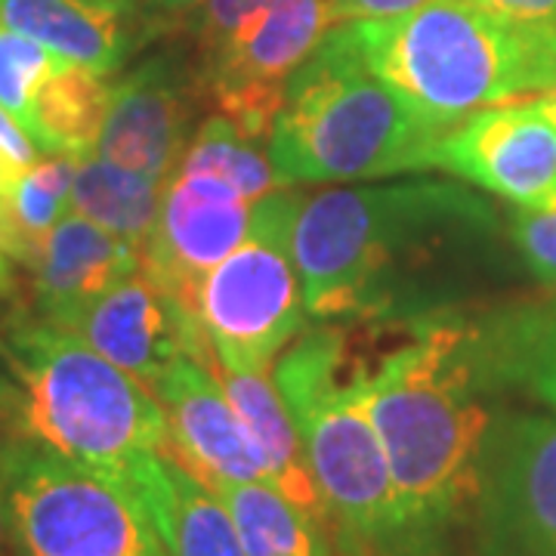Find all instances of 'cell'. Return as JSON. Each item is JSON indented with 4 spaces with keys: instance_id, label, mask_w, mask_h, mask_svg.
Here are the masks:
<instances>
[{
    "instance_id": "8992f818",
    "label": "cell",
    "mask_w": 556,
    "mask_h": 556,
    "mask_svg": "<svg viewBox=\"0 0 556 556\" xmlns=\"http://www.w3.org/2000/svg\"><path fill=\"white\" fill-rule=\"evenodd\" d=\"M442 134L331 28L288 84L269 155L285 186L383 179L433 170Z\"/></svg>"
},
{
    "instance_id": "9c48e42d",
    "label": "cell",
    "mask_w": 556,
    "mask_h": 556,
    "mask_svg": "<svg viewBox=\"0 0 556 556\" xmlns=\"http://www.w3.org/2000/svg\"><path fill=\"white\" fill-rule=\"evenodd\" d=\"M473 556H556V415L497 412L479 457Z\"/></svg>"
},
{
    "instance_id": "1f68e13d",
    "label": "cell",
    "mask_w": 556,
    "mask_h": 556,
    "mask_svg": "<svg viewBox=\"0 0 556 556\" xmlns=\"http://www.w3.org/2000/svg\"><path fill=\"white\" fill-rule=\"evenodd\" d=\"M22 417V387L10 365L0 356V442L20 437Z\"/></svg>"
},
{
    "instance_id": "e575fe53",
    "label": "cell",
    "mask_w": 556,
    "mask_h": 556,
    "mask_svg": "<svg viewBox=\"0 0 556 556\" xmlns=\"http://www.w3.org/2000/svg\"><path fill=\"white\" fill-rule=\"evenodd\" d=\"M152 3L167 10V13H195L204 0H152Z\"/></svg>"
},
{
    "instance_id": "8fae6325",
    "label": "cell",
    "mask_w": 556,
    "mask_h": 556,
    "mask_svg": "<svg viewBox=\"0 0 556 556\" xmlns=\"http://www.w3.org/2000/svg\"><path fill=\"white\" fill-rule=\"evenodd\" d=\"M433 170L529 207L556 192V121L535 97L485 105L437 142Z\"/></svg>"
},
{
    "instance_id": "d6986e66",
    "label": "cell",
    "mask_w": 556,
    "mask_h": 556,
    "mask_svg": "<svg viewBox=\"0 0 556 556\" xmlns=\"http://www.w3.org/2000/svg\"><path fill=\"white\" fill-rule=\"evenodd\" d=\"M473 331L485 387L522 390L556 415V298L473 318Z\"/></svg>"
},
{
    "instance_id": "ba28073f",
    "label": "cell",
    "mask_w": 556,
    "mask_h": 556,
    "mask_svg": "<svg viewBox=\"0 0 556 556\" xmlns=\"http://www.w3.org/2000/svg\"><path fill=\"white\" fill-rule=\"evenodd\" d=\"M303 195L276 189L254 201L251 232L195 291V318L226 371H269L306 331L294 254Z\"/></svg>"
},
{
    "instance_id": "277c9868",
    "label": "cell",
    "mask_w": 556,
    "mask_h": 556,
    "mask_svg": "<svg viewBox=\"0 0 556 556\" xmlns=\"http://www.w3.org/2000/svg\"><path fill=\"white\" fill-rule=\"evenodd\" d=\"M343 43L439 130L541 90L554 25H517L467 0H427L387 20L334 25Z\"/></svg>"
},
{
    "instance_id": "8d00e7d4",
    "label": "cell",
    "mask_w": 556,
    "mask_h": 556,
    "mask_svg": "<svg viewBox=\"0 0 556 556\" xmlns=\"http://www.w3.org/2000/svg\"><path fill=\"white\" fill-rule=\"evenodd\" d=\"M0 346H3V321H0Z\"/></svg>"
},
{
    "instance_id": "cb8c5ba5",
    "label": "cell",
    "mask_w": 556,
    "mask_h": 556,
    "mask_svg": "<svg viewBox=\"0 0 556 556\" xmlns=\"http://www.w3.org/2000/svg\"><path fill=\"white\" fill-rule=\"evenodd\" d=\"M174 174L217 177L248 201H260L276 189H285V179L278 177L273 155L263 149V139L248 137L226 115H214L201 124Z\"/></svg>"
},
{
    "instance_id": "f1b7e54d",
    "label": "cell",
    "mask_w": 556,
    "mask_h": 556,
    "mask_svg": "<svg viewBox=\"0 0 556 556\" xmlns=\"http://www.w3.org/2000/svg\"><path fill=\"white\" fill-rule=\"evenodd\" d=\"M38 161V146L20 121L0 109V199L13 192L20 177Z\"/></svg>"
},
{
    "instance_id": "5bb4252c",
    "label": "cell",
    "mask_w": 556,
    "mask_h": 556,
    "mask_svg": "<svg viewBox=\"0 0 556 556\" xmlns=\"http://www.w3.org/2000/svg\"><path fill=\"white\" fill-rule=\"evenodd\" d=\"M195 93L199 80H189L177 56L161 53L139 62L112 84L93 155L167 182L192 139Z\"/></svg>"
},
{
    "instance_id": "d4e9b609",
    "label": "cell",
    "mask_w": 556,
    "mask_h": 556,
    "mask_svg": "<svg viewBox=\"0 0 556 556\" xmlns=\"http://www.w3.org/2000/svg\"><path fill=\"white\" fill-rule=\"evenodd\" d=\"M75 170H78L75 155L50 152L47 159H38L22 174L20 182L13 186V192L3 199L10 223H13V232L20 239L25 269H28L43 236L72 211Z\"/></svg>"
},
{
    "instance_id": "7c38bea8",
    "label": "cell",
    "mask_w": 556,
    "mask_h": 556,
    "mask_svg": "<svg viewBox=\"0 0 556 556\" xmlns=\"http://www.w3.org/2000/svg\"><path fill=\"white\" fill-rule=\"evenodd\" d=\"M254 201L207 174H174L161 192L159 223L142 251L146 273L195 316L204 276L251 232Z\"/></svg>"
},
{
    "instance_id": "52a82bcc",
    "label": "cell",
    "mask_w": 556,
    "mask_h": 556,
    "mask_svg": "<svg viewBox=\"0 0 556 556\" xmlns=\"http://www.w3.org/2000/svg\"><path fill=\"white\" fill-rule=\"evenodd\" d=\"M0 485L13 556H174L130 485L31 439L0 442Z\"/></svg>"
},
{
    "instance_id": "d590c367",
    "label": "cell",
    "mask_w": 556,
    "mask_h": 556,
    "mask_svg": "<svg viewBox=\"0 0 556 556\" xmlns=\"http://www.w3.org/2000/svg\"><path fill=\"white\" fill-rule=\"evenodd\" d=\"M105 3H115V7H121V10H127V13H137L139 0H105Z\"/></svg>"
},
{
    "instance_id": "603a6c76",
    "label": "cell",
    "mask_w": 556,
    "mask_h": 556,
    "mask_svg": "<svg viewBox=\"0 0 556 556\" xmlns=\"http://www.w3.org/2000/svg\"><path fill=\"white\" fill-rule=\"evenodd\" d=\"M229 507L248 556H334L328 535L269 482L211 489Z\"/></svg>"
},
{
    "instance_id": "484cf974",
    "label": "cell",
    "mask_w": 556,
    "mask_h": 556,
    "mask_svg": "<svg viewBox=\"0 0 556 556\" xmlns=\"http://www.w3.org/2000/svg\"><path fill=\"white\" fill-rule=\"evenodd\" d=\"M60 60L62 56L40 47L38 40L0 25V109H7L22 127L31 118V102L40 84L53 75Z\"/></svg>"
},
{
    "instance_id": "4dcf8cb0",
    "label": "cell",
    "mask_w": 556,
    "mask_h": 556,
    "mask_svg": "<svg viewBox=\"0 0 556 556\" xmlns=\"http://www.w3.org/2000/svg\"><path fill=\"white\" fill-rule=\"evenodd\" d=\"M424 3L427 0H331L338 25L356 20H387V16L408 13V10L424 7Z\"/></svg>"
},
{
    "instance_id": "30bf717a",
    "label": "cell",
    "mask_w": 556,
    "mask_h": 556,
    "mask_svg": "<svg viewBox=\"0 0 556 556\" xmlns=\"http://www.w3.org/2000/svg\"><path fill=\"white\" fill-rule=\"evenodd\" d=\"M338 25L331 0H276L201 60L199 90L219 115L248 137L263 139L276 124L288 84Z\"/></svg>"
},
{
    "instance_id": "4316f807",
    "label": "cell",
    "mask_w": 556,
    "mask_h": 556,
    "mask_svg": "<svg viewBox=\"0 0 556 556\" xmlns=\"http://www.w3.org/2000/svg\"><path fill=\"white\" fill-rule=\"evenodd\" d=\"M510 239L535 281L556 291V192L538 204L514 211Z\"/></svg>"
},
{
    "instance_id": "7402d4cb",
    "label": "cell",
    "mask_w": 556,
    "mask_h": 556,
    "mask_svg": "<svg viewBox=\"0 0 556 556\" xmlns=\"http://www.w3.org/2000/svg\"><path fill=\"white\" fill-rule=\"evenodd\" d=\"M161 192H164V179L127 170L100 155H87L78 159L72 211L93 219L112 236L130 241L142 254L159 223Z\"/></svg>"
},
{
    "instance_id": "83f0119b",
    "label": "cell",
    "mask_w": 556,
    "mask_h": 556,
    "mask_svg": "<svg viewBox=\"0 0 556 556\" xmlns=\"http://www.w3.org/2000/svg\"><path fill=\"white\" fill-rule=\"evenodd\" d=\"M276 0H204L195 10V47L199 56H211L239 31L251 16L266 10Z\"/></svg>"
},
{
    "instance_id": "836d02e7",
    "label": "cell",
    "mask_w": 556,
    "mask_h": 556,
    "mask_svg": "<svg viewBox=\"0 0 556 556\" xmlns=\"http://www.w3.org/2000/svg\"><path fill=\"white\" fill-rule=\"evenodd\" d=\"M0 556H13V538H10V522H7L3 485H0Z\"/></svg>"
},
{
    "instance_id": "ac0fdd59",
    "label": "cell",
    "mask_w": 556,
    "mask_h": 556,
    "mask_svg": "<svg viewBox=\"0 0 556 556\" xmlns=\"http://www.w3.org/2000/svg\"><path fill=\"white\" fill-rule=\"evenodd\" d=\"M130 16L105 0H0V25L105 78L134 53Z\"/></svg>"
},
{
    "instance_id": "7a4b0ae2",
    "label": "cell",
    "mask_w": 556,
    "mask_h": 556,
    "mask_svg": "<svg viewBox=\"0 0 556 556\" xmlns=\"http://www.w3.org/2000/svg\"><path fill=\"white\" fill-rule=\"evenodd\" d=\"M396 346L365 356V405L420 556H452L470 526L479 457L495 420L477 358L473 316L448 309L393 325Z\"/></svg>"
},
{
    "instance_id": "3957f363",
    "label": "cell",
    "mask_w": 556,
    "mask_h": 556,
    "mask_svg": "<svg viewBox=\"0 0 556 556\" xmlns=\"http://www.w3.org/2000/svg\"><path fill=\"white\" fill-rule=\"evenodd\" d=\"M328 510L334 556H420L399 510L393 473L365 405V356L325 321L306 328L273 365Z\"/></svg>"
},
{
    "instance_id": "d6a6232c",
    "label": "cell",
    "mask_w": 556,
    "mask_h": 556,
    "mask_svg": "<svg viewBox=\"0 0 556 556\" xmlns=\"http://www.w3.org/2000/svg\"><path fill=\"white\" fill-rule=\"evenodd\" d=\"M541 105H544V112L556 121V25H554V35H551V62H547V75H544V84H541V90L532 93Z\"/></svg>"
},
{
    "instance_id": "ffe728a7",
    "label": "cell",
    "mask_w": 556,
    "mask_h": 556,
    "mask_svg": "<svg viewBox=\"0 0 556 556\" xmlns=\"http://www.w3.org/2000/svg\"><path fill=\"white\" fill-rule=\"evenodd\" d=\"M214 375L223 393L232 402L236 415L241 417L248 437L254 439L260 457L269 470V482L325 532L328 526L325 501L313 477L298 424L288 412L285 399L278 396L273 378H266V371H226L219 365L214 368Z\"/></svg>"
},
{
    "instance_id": "e0dca14e",
    "label": "cell",
    "mask_w": 556,
    "mask_h": 556,
    "mask_svg": "<svg viewBox=\"0 0 556 556\" xmlns=\"http://www.w3.org/2000/svg\"><path fill=\"white\" fill-rule=\"evenodd\" d=\"M127 485L174 556H248L229 507L167 452L142 460Z\"/></svg>"
},
{
    "instance_id": "2e32d148",
    "label": "cell",
    "mask_w": 556,
    "mask_h": 556,
    "mask_svg": "<svg viewBox=\"0 0 556 556\" xmlns=\"http://www.w3.org/2000/svg\"><path fill=\"white\" fill-rule=\"evenodd\" d=\"M139 266L142 254L130 241L68 211L43 236L28 263L35 316L68 328L93 300L118 285L121 278L137 273Z\"/></svg>"
},
{
    "instance_id": "5b68a950",
    "label": "cell",
    "mask_w": 556,
    "mask_h": 556,
    "mask_svg": "<svg viewBox=\"0 0 556 556\" xmlns=\"http://www.w3.org/2000/svg\"><path fill=\"white\" fill-rule=\"evenodd\" d=\"M0 356L22 387V439L124 485L167 452L155 393L75 331L16 306L3 318Z\"/></svg>"
},
{
    "instance_id": "44dd1931",
    "label": "cell",
    "mask_w": 556,
    "mask_h": 556,
    "mask_svg": "<svg viewBox=\"0 0 556 556\" xmlns=\"http://www.w3.org/2000/svg\"><path fill=\"white\" fill-rule=\"evenodd\" d=\"M109 93L112 84H105V75L78 62L60 60L53 75L40 84L25 130L47 155L65 152L87 159L97 152L102 121L109 112Z\"/></svg>"
},
{
    "instance_id": "9a60e30c",
    "label": "cell",
    "mask_w": 556,
    "mask_h": 556,
    "mask_svg": "<svg viewBox=\"0 0 556 556\" xmlns=\"http://www.w3.org/2000/svg\"><path fill=\"white\" fill-rule=\"evenodd\" d=\"M152 393L167 417V455L199 482L207 489L223 482H269L254 439L207 365L179 358L152 383Z\"/></svg>"
},
{
    "instance_id": "4fadbf2b",
    "label": "cell",
    "mask_w": 556,
    "mask_h": 556,
    "mask_svg": "<svg viewBox=\"0 0 556 556\" xmlns=\"http://www.w3.org/2000/svg\"><path fill=\"white\" fill-rule=\"evenodd\" d=\"M68 331L115 362L152 390V383L179 358H195L217 368V356L201 331L199 318L170 298L139 266L80 313Z\"/></svg>"
},
{
    "instance_id": "f546056e",
    "label": "cell",
    "mask_w": 556,
    "mask_h": 556,
    "mask_svg": "<svg viewBox=\"0 0 556 556\" xmlns=\"http://www.w3.org/2000/svg\"><path fill=\"white\" fill-rule=\"evenodd\" d=\"M467 3L517 25H556V0H467Z\"/></svg>"
},
{
    "instance_id": "6da1fadb",
    "label": "cell",
    "mask_w": 556,
    "mask_h": 556,
    "mask_svg": "<svg viewBox=\"0 0 556 556\" xmlns=\"http://www.w3.org/2000/svg\"><path fill=\"white\" fill-rule=\"evenodd\" d=\"M495 214L467 186L402 179L303 199L294 254L306 313L375 328L464 309Z\"/></svg>"
}]
</instances>
